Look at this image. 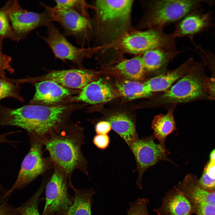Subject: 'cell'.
Returning a JSON list of instances; mask_svg holds the SVG:
<instances>
[{
	"label": "cell",
	"instance_id": "1",
	"mask_svg": "<svg viewBox=\"0 0 215 215\" xmlns=\"http://www.w3.org/2000/svg\"><path fill=\"white\" fill-rule=\"evenodd\" d=\"M67 106L28 105L13 109L0 104V127L10 126L25 130L43 139L67 126Z\"/></svg>",
	"mask_w": 215,
	"mask_h": 215
},
{
	"label": "cell",
	"instance_id": "2",
	"mask_svg": "<svg viewBox=\"0 0 215 215\" xmlns=\"http://www.w3.org/2000/svg\"><path fill=\"white\" fill-rule=\"evenodd\" d=\"M83 131L82 127L76 125L66 126L42 139L54 165L64 171L71 185V176L76 170L89 175L87 161L81 150L84 142Z\"/></svg>",
	"mask_w": 215,
	"mask_h": 215
},
{
	"label": "cell",
	"instance_id": "3",
	"mask_svg": "<svg viewBox=\"0 0 215 215\" xmlns=\"http://www.w3.org/2000/svg\"><path fill=\"white\" fill-rule=\"evenodd\" d=\"M133 0L96 1V24L100 36L117 42L131 30V13Z\"/></svg>",
	"mask_w": 215,
	"mask_h": 215
},
{
	"label": "cell",
	"instance_id": "4",
	"mask_svg": "<svg viewBox=\"0 0 215 215\" xmlns=\"http://www.w3.org/2000/svg\"><path fill=\"white\" fill-rule=\"evenodd\" d=\"M208 0H155L144 2L145 13L138 27L141 29L162 30L167 24L182 19L200 8Z\"/></svg>",
	"mask_w": 215,
	"mask_h": 215
},
{
	"label": "cell",
	"instance_id": "5",
	"mask_svg": "<svg viewBox=\"0 0 215 215\" xmlns=\"http://www.w3.org/2000/svg\"><path fill=\"white\" fill-rule=\"evenodd\" d=\"M206 66L203 61L200 60L194 70L179 80L157 101L166 104L209 100L207 90L208 77L205 73Z\"/></svg>",
	"mask_w": 215,
	"mask_h": 215
},
{
	"label": "cell",
	"instance_id": "6",
	"mask_svg": "<svg viewBox=\"0 0 215 215\" xmlns=\"http://www.w3.org/2000/svg\"><path fill=\"white\" fill-rule=\"evenodd\" d=\"M175 38L173 33H165L161 29L133 30L125 34L117 42L120 49L137 56L155 49L176 48Z\"/></svg>",
	"mask_w": 215,
	"mask_h": 215
},
{
	"label": "cell",
	"instance_id": "7",
	"mask_svg": "<svg viewBox=\"0 0 215 215\" xmlns=\"http://www.w3.org/2000/svg\"><path fill=\"white\" fill-rule=\"evenodd\" d=\"M45 186V203L42 215H67L73 203L68 187H74L70 184L66 173L57 165Z\"/></svg>",
	"mask_w": 215,
	"mask_h": 215
},
{
	"label": "cell",
	"instance_id": "8",
	"mask_svg": "<svg viewBox=\"0 0 215 215\" xmlns=\"http://www.w3.org/2000/svg\"><path fill=\"white\" fill-rule=\"evenodd\" d=\"M30 150L23 160L17 178L7 195L16 190L24 188L40 175L51 167L53 164L50 158H45L42 155V140L30 135Z\"/></svg>",
	"mask_w": 215,
	"mask_h": 215
},
{
	"label": "cell",
	"instance_id": "9",
	"mask_svg": "<svg viewBox=\"0 0 215 215\" xmlns=\"http://www.w3.org/2000/svg\"><path fill=\"white\" fill-rule=\"evenodd\" d=\"M154 139L152 135L141 139L139 138L129 146L136 161V168L135 171L138 172L136 184L140 189H143V175L149 167L161 160L174 163L167 157L170 152L166 149L165 146L155 143Z\"/></svg>",
	"mask_w": 215,
	"mask_h": 215
},
{
	"label": "cell",
	"instance_id": "10",
	"mask_svg": "<svg viewBox=\"0 0 215 215\" xmlns=\"http://www.w3.org/2000/svg\"><path fill=\"white\" fill-rule=\"evenodd\" d=\"M9 2V19L17 42L26 38L37 28L47 27L53 21L50 15L46 10L41 13L28 11L22 8L17 0Z\"/></svg>",
	"mask_w": 215,
	"mask_h": 215
},
{
	"label": "cell",
	"instance_id": "11",
	"mask_svg": "<svg viewBox=\"0 0 215 215\" xmlns=\"http://www.w3.org/2000/svg\"><path fill=\"white\" fill-rule=\"evenodd\" d=\"M40 5L50 15L53 21L59 23L64 29L65 36L75 37L82 44L91 28L90 23L85 16L71 10H62L51 7L43 3Z\"/></svg>",
	"mask_w": 215,
	"mask_h": 215
},
{
	"label": "cell",
	"instance_id": "12",
	"mask_svg": "<svg viewBox=\"0 0 215 215\" xmlns=\"http://www.w3.org/2000/svg\"><path fill=\"white\" fill-rule=\"evenodd\" d=\"M47 36H40L52 50L56 58L68 60L80 65L87 56L86 51L71 44L52 22L47 27Z\"/></svg>",
	"mask_w": 215,
	"mask_h": 215
},
{
	"label": "cell",
	"instance_id": "13",
	"mask_svg": "<svg viewBox=\"0 0 215 215\" xmlns=\"http://www.w3.org/2000/svg\"><path fill=\"white\" fill-rule=\"evenodd\" d=\"M96 78V73L91 70L73 69L53 71L31 79L39 82L50 80L68 88L82 89Z\"/></svg>",
	"mask_w": 215,
	"mask_h": 215
},
{
	"label": "cell",
	"instance_id": "14",
	"mask_svg": "<svg viewBox=\"0 0 215 215\" xmlns=\"http://www.w3.org/2000/svg\"><path fill=\"white\" fill-rule=\"evenodd\" d=\"M212 12H204L203 8L196 10L184 17L176 26L173 33L175 37L187 36L193 42L196 35L208 31L214 26Z\"/></svg>",
	"mask_w": 215,
	"mask_h": 215
},
{
	"label": "cell",
	"instance_id": "15",
	"mask_svg": "<svg viewBox=\"0 0 215 215\" xmlns=\"http://www.w3.org/2000/svg\"><path fill=\"white\" fill-rule=\"evenodd\" d=\"M199 62L191 57L177 68L151 78L144 84L148 91L151 93L166 90L174 82L194 70Z\"/></svg>",
	"mask_w": 215,
	"mask_h": 215
},
{
	"label": "cell",
	"instance_id": "16",
	"mask_svg": "<svg viewBox=\"0 0 215 215\" xmlns=\"http://www.w3.org/2000/svg\"><path fill=\"white\" fill-rule=\"evenodd\" d=\"M120 97L117 90L100 78L88 84L82 89L74 100L95 104L106 103Z\"/></svg>",
	"mask_w": 215,
	"mask_h": 215
},
{
	"label": "cell",
	"instance_id": "17",
	"mask_svg": "<svg viewBox=\"0 0 215 215\" xmlns=\"http://www.w3.org/2000/svg\"><path fill=\"white\" fill-rule=\"evenodd\" d=\"M162 204L154 211L158 215H191V204L184 194L174 186L166 192Z\"/></svg>",
	"mask_w": 215,
	"mask_h": 215
},
{
	"label": "cell",
	"instance_id": "18",
	"mask_svg": "<svg viewBox=\"0 0 215 215\" xmlns=\"http://www.w3.org/2000/svg\"><path fill=\"white\" fill-rule=\"evenodd\" d=\"M103 70L102 72L112 75L118 79L137 82L143 80L146 73L141 55L123 60Z\"/></svg>",
	"mask_w": 215,
	"mask_h": 215
},
{
	"label": "cell",
	"instance_id": "19",
	"mask_svg": "<svg viewBox=\"0 0 215 215\" xmlns=\"http://www.w3.org/2000/svg\"><path fill=\"white\" fill-rule=\"evenodd\" d=\"M108 122L111 128L127 144L128 147L139 138L134 118L129 113L118 111L107 114L105 119Z\"/></svg>",
	"mask_w": 215,
	"mask_h": 215
},
{
	"label": "cell",
	"instance_id": "20",
	"mask_svg": "<svg viewBox=\"0 0 215 215\" xmlns=\"http://www.w3.org/2000/svg\"><path fill=\"white\" fill-rule=\"evenodd\" d=\"M36 92L32 101L46 104H52L69 97L71 92L69 88L50 80H44L35 84Z\"/></svg>",
	"mask_w": 215,
	"mask_h": 215
},
{
	"label": "cell",
	"instance_id": "21",
	"mask_svg": "<svg viewBox=\"0 0 215 215\" xmlns=\"http://www.w3.org/2000/svg\"><path fill=\"white\" fill-rule=\"evenodd\" d=\"M191 205L205 203L215 205V191L211 192L202 188L195 175H187L183 180L176 185Z\"/></svg>",
	"mask_w": 215,
	"mask_h": 215
},
{
	"label": "cell",
	"instance_id": "22",
	"mask_svg": "<svg viewBox=\"0 0 215 215\" xmlns=\"http://www.w3.org/2000/svg\"><path fill=\"white\" fill-rule=\"evenodd\" d=\"M179 52L176 48H156L146 52L141 55L146 72L154 73L161 70Z\"/></svg>",
	"mask_w": 215,
	"mask_h": 215
},
{
	"label": "cell",
	"instance_id": "23",
	"mask_svg": "<svg viewBox=\"0 0 215 215\" xmlns=\"http://www.w3.org/2000/svg\"><path fill=\"white\" fill-rule=\"evenodd\" d=\"M151 129L154 131L152 135L153 139H157L159 144L165 146L167 137L176 129L173 110H169L165 114L155 116L152 122Z\"/></svg>",
	"mask_w": 215,
	"mask_h": 215
},
{
	"label": "cell",
	"instance_id": "24",
	"mask_svg": "<svg viewBox=\"0 0 215 215\" xmlns=\"http://www.w3.org/2000/svg\"><path fill=\"white\" fill-rule=\"evenodd\" d=\"M74 192L73 203L67 215H92L91 207L93 196L96 191L93 188L78 189H73Z\"/></svg>",
	"mask_w": 215,
	"mask_h": 215
},
{
	"label": "cell",
	"instance_id": "25",
	"mask_svg": "<svg viewBox=\"0 0 215 215\" xmlns=\"http://www.w3.org/2000/svg\"><path fill=\"white\" fill-rule=\"evenodd\" d=\"M115 87L120 97L127 100L147 98L152 95L147 90L144 82L118 79Z\"/></svg>",
	"mask_w": 215,
	"mask_h": 215
},
{
	"label": "cell",
	"instance_id": "26",
	"mask_svg": "<svg viewBox=\"0 0 215 215\" xmlns=\"http://www.w3.org/2000/svg\"><path fill=\"white\" fill-rule=\"evenodd\" d=\"M198 54L201 60L208 66L211 73L208 77L207 84V90L209 100L215 101V55L212 52L198 46Z\"/></svg>",
	"mask_w": 215,
	"mask_h": 215
},
{
	"label": "cell",
	"instance_id": "27",
	"mask_svg": "<svg viewBox=\"0 0 215 215\" xmlns=\"http://www.w3.org/2000/svg\"><path fill=\"white\" fill-rule=\"evenodd\" d=\"M13 81V79L0 76V100L11 97L22 102L24 101L19 93V86Z\"/></svg>",
	"mask_w": 215,
	"mask_h": 215
},
{
	"label": "cell",
	"instance_id": "28",
	"mask_svg": "<svg viewBox=\"0 0 215 215\" xmlns=\"http://www.w3.org/2000/svg\"><path fill=\"white\" fill-rule=\"evenodd\" d=\"M45 186V184H42L30 198L18 207V215H40L38 208L39 199Z\"/></svg>",
	"mask_w": 215,
	"mask_h": 215
},
{
	"label": "cell",
	"instance_id": "29",
	"mask_svg": "<svg viewBox=\"0 0 215 215\" xmlns=\"http://www.w3.org/2000/svg\"><path fill=\"white\" fill-rule=\"evenodd\" d=\"M8 1L0 8V38L16 41V37L10 22L8 9Z\"/></svg>",
	"mask_w": 215,
	"mask_h": 215
},
{
	"label": "cell",
	"instance_id": "30",
	"mask_svg": "<svg viewBox=\"0 0 215 215\" xmlns=\"http://www.w3.org/2000/svg\"><path fill=\"white\" fill-rule=\"evenodd\" d=\"M149 201L148 199L143 198L131 202L127 211V215H149L147 208Z\"/></svg>",
	"mask_w": 215,
	"mask_h": 215
},
{
	"label": "cell",
	"instance_id": "31",
	"mask_svg": "<svg viewBox=\"0 0 215 215\" xmlns=\"http://www.w3.org/2000/svg\"><path fill=\"white\" fill-rule=\"evenodd\" d=\"M56 8L62 10H75L85 15V3L84 1L76 0H55Z\"/></svg>",
	"mask_w": 215,
	"mask_h": 215
},
{
	"label": "cell",
	"instance_id": "32",
	"mask_svg": "<svg viewBox=\"0 0 215 215\" xmlns=\"http://www.w3.org/2000/svg\"><path fill=\"white\" fill-rule=\"evenodd\" d=\"M3 39L0 38V76L6 78L5 72L7 71L12 73L14 72L11 64L12 58L3 53L2 51Z\"/></svg>",
	"mask_w": 215,
	"mask_h": 215
},
{
	"label": "cell",
	"instance_id": "33",
	"mask_svg": "<svg viewBox=\"0 0 215 215\" xmlns=\"http://www.w3.org/2000/svg\"><path fill=\"white\" fill-rule=\"evenodd\" d=\"M196 215H215V205L201 203L191 205Z\"/></svg>",
	"mask_w": 215,
	"mask_h": 215
},
{
	"label": "cell",
	"instance_id": "34",
	"mask_svg": "<svg viewBox=\"0 0 215 215\" xmlns=\"http://www.w3.org/2000/svg\"><path fill=\"white\" fill-rule=\"evenodd\" d=\"M198 180L202 188L211 192L215 191V179L209 177L204 171Z\"/></svg>",
	"mask_w": 215,
	"mask_h": 215
},
{
	"label": "cell",
	"instance_id": "35",
	"mask_svg": "<svg viewBox=\"0 0 215 215\" xmlns=\"http://www.w3.org/2000/svg\"><path fill=\"white\" fill-rule=\"evenodd\" d=\"M93 142L98 148L104 150L109 146L110 139L108 134H96L93 138Z\"/></svg>",
	"mask_w": 215,
	"mask_h": 215
},
{
	"label": "cell",
	"instance_id": "36",
	"mask_svg": "<svg viewBox=\"0 0 215 215\" xmlns=\"http://www.w3.org/2000/svg\"><path fill=\"white\" fill-rule=\"evenodd\" d=\"M95 131L97 134H108L112 128L109 123L103 120L98 122L95 127Z\"/></svg>",
	"mask_w": 215,
	"mask_h": 215
},
{
	"label": "cell",
	"instance_id": "37",
	"mask_svg": "<svg viewBox=\"0 0 215 215\" xmlns=\"http://www.w3.org/2000/svg\"><path fill=\"white\" fill-rule=\"evenodd\" d=\"M7 201L0 206V215H18V208L10 205Z\"/></svg>",
	"mask_w": 215,
	"mask_h": 215
},
{
	"label": "cell",
	"instance_id": "38",
	"mask_svg": "<svg viewBox=\"0 0 215 215\" xmlns=\"http://www.w3.org/2000/svg\"><path fill=\"white\" fill-rule=\"evenodd\" d=\"M203 171L209 177L215 179V162L209 161L205 166Z\"/></svg>",
	"mask_w": 215,
	"mask_h": 215
},
{
	"label": "cell",
	"instance_id": "39",
	"mask_svg": "<svg viewBox=\"0 0 215 215\" xmlns=\"http://www.w3.org/2000/svg\"><path fill=\"white\" fill-rule=\"evenodd\" d=\"M17 131H11L5 133L0 134V143H6L11 144L15 146V143L16 141L10 140L7 138V137L9 135L17 133Z\"/></svg>",
	"mask_w": 215,
	"mask_h": 215
},
{
	"label": "cell",
	"instance_id": "40",
	"mask_svg": "<svg viewBox=\"0 0 215 215\" xmlns=\"http://www.w3.org/2000/svg\"><path fill=\"white\" fill-rule=\"evenodd\" d=\"M209 161L215 162V149L213 150L210 153Z\"/></svg>",
	"mask_w": 215,
	"mask_h": 215
},
{
	"label": "cell",
	"instance_id": "41",
	"mask_svg": "<svg viewBox=\"0 0 215 215\" xmlns=\"http://www.w3.org/2000/svg\"><path fill=\"white\" fill-rule=\"evenodd\" d=\"M214 27H215L214 35V36H215V22H214Z\"/></svg>",
	"mask_w": 215,
	"mask_h": 215
}]
</instances>
